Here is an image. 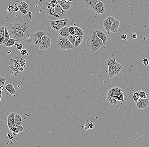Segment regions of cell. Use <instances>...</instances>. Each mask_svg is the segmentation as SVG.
Here are the masks:
<instances>
[{
    "mask_svg": "<svg viewBox=\"0 0 149 147\" xmlns=\"http://www.w3.org/2000/svg\"><path fill=\"white\" fill-rule=\"evenodd\" d=\"M11 131L13 132V134L14 135H16L18 134L19 133V130H18L17 127H14V128L11 130Z\"/></svg>",
    "mask_w": 149,
    "mask_h": 147,
    "instance_id": "37",
    "label": "cell"
},
{
    "mask_svg": "<svg viewBox=\"0 0 149 147\" xmlns=\"http://www.w3.org/2000/svg\"><path fill=\"white\" fill-rule=\"evenodd\" d=\"M51 39L46 34H45L42 37L40 45L38 48L40 50H47L51 47Z\"/></svg>",
    "mask_w": 149,
    "mask_h": 147,
    "instance_id": "10",
    "label": "cell"
},
{
    "mask_svg": "<svg viewBox=\"0 0 149 147\" xmlns=\"http://www.w3.org/2000/svg\"><path fill=\"white\" fill-rule=\"evenodd\" d=\"M106 64L108 65V67H111L113 66L114 64L116 62L115 58L112 59L110 57H109L106 60Z\"/></svg>",
    "mask_w": 149,
    "mask_h": 147,
    "instance_id": "28",
    "label": "cell"
},
{
    "mask_svg": "<svg viewBox=\"0 0 149 147\" xmlns=\"http://www.w3.org/2000/svg\"><path fill=\"white\" fill-rule=\"evenodd\" d=\"M95 31L97 36L102 40L103 45L106 44L109 37V35L106 32L101 29H97Z\"/></svg>",
    "mask_w": 149,
    "mask_h": 147,
    "instance_id": "12",
    "label": "cell"
},
{
    "mask_svg": "<svg viewBox=\"0 0 149 147\" xmlns=\"http://www.w3.org/2000/svg\"><path fill=\"white\" fill-rule=\"evenodd\" d=\"M138 95L139 96V98L143 99H147V95H148V94H146L145 92L143 91H140L138 92Z\"/></svg>",
    "mask_w": 149,
    "mask_h": 147,
    "instance_id": "34",
    "label": "cell"
},
{
    "mask_svg": "<svg viewBox=\"0 0 149 147\" xmlns=\"http://www.w3.org/2000/svg\"><path fill=\"white\" fill-rule=\"evenodd\" d=\"M75 25H74V26H70V27H69V31L70 34L74 35V28H75Z\"/></svg>",
    "mask_w": 149,
    "mask_h": 147,
    "instance_id": "36",
    "label": "cell"
},
{
    "mask_svg": "<svg viewBox=\"0 0 149 147\" xmlns=\"http://www.w3.org/2000/svg\"><path fill=\"white\" fill-rule=\"evenodd\" d=\"M56 45L62 50H69L72 49L74 46L70 43L67 37L59 36L56 41Z\"/></svg>",
    "mask_w": 149,
    "mask_h": 147,
    "instance_id": "4",
    "label": "cell"
},
{
    "mask_svg": "<svg viewBox=\"0 0 149 147\" xmlns=\"http://www.w3.org/2000/svg\"><path fill=\"white\" fill-rule=\"evenodd\" d=\"M13 9H14V11L15 12H17L19 10V8L18 7H15Z\"/></svg>",
    "mask_w": 149,
    "mask_h": 147,
    "instance_id": "46",
    "label": "cell"
},
{
    "mask_svg": "<svg viewBox=\"0 0 149 147\" xmlns=\"http://www.w3.org/2000/svg\"><path fill=\"white\" fill-rule=\"evenodd\" d=\"M22 118L19 114L15 113L14 116V127H16L17 126L22 125Z\"/></svg>",
    "mask_w": 149,
    "mask_h": 147,
    "instance_id": "21",
    "label": "cell"
},
{
    "mask_svg": "<svg viewBox=\"0 0 149 147\" xmlns=\"http://www.w3.org/2000/svg\"><path fill=\"white\" fill-rule=\"evenodd\" d=\"M103 45L102 40L97 36L95 30H92L86 41L88 49L92 52H95L102 47Z\"/></svg>",
    "mask_w": 149,
    "mask_h": 147,
    "instance_id": "1",
    "label": "cell"
},
{
    "mask_svg": "<svg viewBox=\"0 0 149 147\" xmlns=\"http://www.w3.org/2000/svg\"><path fill=\"white\" fill-rule=\"evenodd\" d=\"M58 2L62 7V8L65 11H67L70 9L71 5L72 4V1H68L66 0L62 1L60 0H58Z\"/></svg>",
    "mask_w": 149,
    "mask_h": 147,
    "instance_id": "17",
    "label": "cell"
},
{
    "mask_svg": "<svg viewBox=\"0 0 149 147\" xmlns=\"http://www.w3.org/2000/svg\"><path fill=\"white\" fill-rule=\"evenodd\" d=\"M4 26L0 27V45L4 44Z\"/></svg>",
    "mask_w": 149,
    "mask_h": 147,
    "instance_id": "26",
    "label": "cell"
},
{
    "mask_svg": "<svg viewBox=\"0 0 149 147\" xmlns=\"http://www.w3.org/2000/svg\"><path fill=\"white\" fill-rule=\"evenodd\" d=\"M133 98L135 103H136L139 98V96L138 95V92H134L133 95Z\"/></svg>",
    "mask_w": 149,
    "mask_h": 147,
    "instance_id": "35",
    "label": "cell"
},
{
    "mask_svg": "<svg viewBox=\"0 0 149 147\" xmlns=\"http://www.w3.org/2000/svg\"><path fill=\"white\" fill-rule=\"evenodd\" d=\"M0 100H1V98H0Z\"/></svg>",
    "mask_w": 149,
    "mask_h": 147,
    "instance_id": "48",
    "label": "cell"
},
{
    "mask_svg": "<svg viewBox=\"0 0 149 147\" xmlns=\"http://www.w3.org/2000/svg\"><path fill=\"white\" fill-rule=\"evenodd\" d=\"M149 100L148 98L143 99L139 98L136 103V107L140 109H143L147 107L149 104Z\"/></svg>",
    "mask_w": 149,
    "mask_h": 147,
    "instance_id": "14",
    "label": "cell"
},
{
    "mask_svg": "<svg viewBox=\"0 0 149 147\" xmlns=\"http://www.w3.org/2000/svg\"><path fill=\"white\" fill-rule=\"evenodd\" d=\"M115 17L111 16H109L107 17L103 22V27L105 31L109 35L110 34V28H111V24L114 20L115 19Z\"/></svg>",
    "mask_w": 149,
    "mask_h": 147,
    "instance_id": "11",
    "label": "cell"
},
{
    "mask_svg": "<svg viewBox=\"0 0 149 147\" xmlns=\"http://www.w3.org/2000/svg\"><path fill=\"white\" fill-rule=\"evenodd\" d=\"M84 129L85 130H88V129H89L90 128L89 124H85L84 125Z\"/></svg>",
    "mask_w": 149,
    "mask_h": 147,
    "instance_id": "43",
    "label": "cell"
},
{
    "mask_svg": "<svg viewBox=\"0 0 149 147\" xmlns=\"http://www.w3.org/2000/svg\"><path fill=\"white\" fill-rule=\"evenodd\" d=\"M45 34H46L45 32L42 30H39L35 32L33 34L32 37V41L34 46L36 48H38L40 45L42 37Z\"/></svg>",
    "mask_w": 149,
    "mask_h": 147,
    "instance_id": "8",
    "label": "cell"
},
{
    "mask_svg": "<svg viewBox=\"0 0 149 147\" xmlns=\"http://www.w3.org/2000/svg\"><path fill=\"white\" fill-rule=\"evenodd\" d=\"M17 7L19 8L20 10V12H21L24 15H26L27 13H28V12L23 7H22L21 5L20 4V3H19L18 4H17Z\"/></svg>",
    "mask_w": 149,
    "mask_h": 147,
    "instance_id": "32",
    "label": "cell"
},
{
    "mask_svg": "<svg viewBox=\"0 0 149 147\" xmlns=\"http://www.w3.org/2000/svg\"><path fill=\"white\" fill-rule=\"evenodd\" d=\"M20 53L22 56L26 55L28 53L27 50L26 49H22L20 51Z\"/></svg>",
    "mask_w": 149,
    "mask_h": 147,
    "instance_id": "39",
    "label": "cell"
},
{
    "mask_svg": "<svg viewBox=\"0 0 149 147\" xmlns=\"http://www.w3.org/2000/svg\"><path fill=\"white\" fill-rule=\"evenodd\" d=\"M68 17L54 20H50V25L51 28L55 32H58L61 28L66 26L68 24Z\"/></svg>",
    "mask_w": 149,
    "mask_h": 147,
    "instance_id": "6",
    "label": "cell"
},
{
    "mask_svg": "<svg viewBox=\"0 0 149 147\" xmlns=\"http://www.w3.org/2000/svg\"><path fill=\"white\" fill-rule=\"evenodd\" d=\"M62 1H64V0H66V1H72V0H60Z\"/></svg>",
    "mask_w": 149,
    "mask_h": 147,
    "instance_id": "47",
    "label": "cell"
},
{
    "mask_svg": "<svg viewBox=\"0 0 149 147\" xmlns=\"http://www.w3.org/2000/svg\"><path fill=\"white\" fill-rule=\"evenodd\" d=\"M75 37H76L75 35H72V34H70L67 36V38L69 40L70 42V43L74 46V47L75 40Z\"/></svg>",
    "mask_w": 149,
    "mask_h": 147,
    "instance_id": "29",
    "label": "cell"
},
{
    "mask_svg": "<svg viewBox=\"0 0 149 147\" xmlns=\"http://www.w3.org/2000/svg\"><path fill=\"white\" fill-rule=\"evenodd\" d=\"M121 38L122 40H128L127 35L126 34H122L121 35Z\"/></svg>",
    "mask_w": 149,
    "mask_h": 147,
    "instance_id": "40",
    "label": "cell"
},
{
    "mask_svg": "<svg viewBox=\"0 0 149 147\" xmlns=\"http://www.w3.org/2000/svg\"><path fill=\"white\" fill-rule=\"evenodd\" d=\"M7 78L0 76V88L3 87L5 85Z\"/></svg>",
    "mask_w": 149,
    "mask_h": 147,
    "instance_id": "33",
    "label": "cell"
},
{
    "mask_svg": "<svg viewBox=\"0 0 149 147\" xmlns=\"http://www.w3.org/2000/svg\"><path fill=\"white\" fill-rule=\"evenodd\" d=\"M16 47L18 50L20 51L22 49H23V45L21 43H18L16 45Z\"/></svg>",
    "mask_w": 149,
    "mask_h": 147,
    "instance_id": "41",
    "label": "cell"
},
{
    "mask_svg": "<svg viewBox=\"0 0 149 147\" xmlns=\"http://www.w3.org/2000/svg\"><path fill=\"white\" fill-rule=\"evenodd\" d=\"M58 3V0H50L45 4V9L46 10L51 8H53L54 7H55V5L57 4Z\"/></svg>",
    "mask_w": 149,
    "mask_h": 147,
    "instance_id": "23",
    "label": "cell"
},
{
    "mask_svg": "<svg viewBox=\"0 0 149 147\" xmlns=\"http://www.w3.org/2000/svg\"><path fill=\"white\" fill-rule=\"evenodd\" d=\"M141 62H142L143 64H144L145 66H148L149 64V60L146 58H144L142 60Z\"/></svg>",
    "mask_w": 149,
    "mask_h": 147,
    "instance_id": "38",
    "label": "cell"
},
{
    "mask_svg": "<svg viewBox=\"0 0 149 147\" xmlns=\"http://www.w3.org/2000/svg\"><path fill=\"white\" fill-rule=\"evenodd\" d=\"M28 24V23L26 22L20 21L10 24L8 25L7 27V29L9 32L10 38H12L13 35L15 34L18 30L22 28L25 27Z\"/></svg>",
    "mask_w": 149,
    "mask_h": 147,
    "instance_id": "5",
    "label": "cell"
},
{
    "mask_svg": "<svg viewBox=\"0 0 149 147\" xmlns=\"http://www.w3.org/2000/svg\"><path fill=\"white\" fill-rule=\"evenodd\" d=\"M89 127H90V128H91L92 129L94 127V124H93V123H89Z\"/></svg>",
    "mask_w": 149,
    "mask_h": 147,
    "instance_id": "44",
    "label": "cell"
},
{
    "mask_svg": "<svg viewBox=\"0 0 149 147\" xmlns=\"http://www.w3.org/2000/svg\"><path fill=\"white\" fill-rule=\"evenodd\" d=\"M92 9L99 15H102L105 12L104 4L102 1H99V2L93 7Z\"/></svg>",
    "mask_w": 149,
    "mask_h": 147,
    "instance_id": "13",
    "label": "cell"
},
{
    "mask_svg": "<svg viewBox=\"0 0 149 147\" xmlns=\"http://www.w3.org/2000/svg\"><path fill=\"white\" fill-rule=\"evenodd\" d=\"M132 38L134 39L137 38V35L136 33H133L132 34Z\"/></svg>",
    "mask_w": 149,
    "mask_h": 147,
    "instance_id": "45",
    "label": "cell"
},
{
    "mask_svg": "<svg viewBox=\"0 0 149 147\" xmlns=\"http://www.w3.org/2000/svg\"><path fill=\"white\" fill-rule=\"evenodd\" d=\"M74 35L75 36H83V31L81 28L75 26L74 28Z\"/></svg>",
    "mask_w": 149,
    "mask_h": 147,
    "instance_id": "27",
    "label": "cell"
},
{
    "mask_svg": "<svg viewBox=\"0 0 149 147\" xmlns=\"http://www.w3.org/2000/svg\"><path fill=\"white\" fill-rule=\"evenodd\" d=\"M31 29L29 24L24 28L18 30L13 35L12 38L16 40L17 41H21L30 37Z\"/></svg>",
    "mask_w": 149,
    "mask_h": 147,
    "instance_id": "3",
    "label": "cell"
},
{
    "mask_svg": "<svg viewBox=\"0 0 149 147\" xmlns=\"http://www.w3.org/2000/svg\"><path fill=\"white\" fill-rule=\"evenodd\" d=\"M120 25V21L117 18H115L111 24L110 32L112 33H117L119 28Z\"/></svg>",
    "mask_w": 149,
    "mask_h": 147,
    "instance_id": "16",
    "label": "cell"
},
{
    "mask_svg": "<svg viewBox=\"0 0 149 147\" xmlns=\"http://www.w3.org/2000/svg\"><path fill=\"white\" fill-rule=\"evenodd\" d=\"M5 89L9 92V93L11 94L13 97L15 96V90L13 85L11 83H8L5 86Z\"/></svg>",
    "mask_w": 149,
    "mask_h": 147,
    "instance_id": "22",
    "label": "cell"
},
{
    "mask_svg": "<svg viewBox=\"0 0 149 147\" xmlns=\"http://www.w3.org/2000/svg\"><path fill=\"white\" fill-rule=\"evenodd\" d=\"M107 101L113 106H116L117 104V101L111 95L110 91L109 90L107 95Z\"/></svg>",
    "mask_w": 149,
    "mask_h": 147,
    "instance_id": "20",
    "label": "cell"
},
{
    "mask_svg": "<svg viewBox=\"0 0 149 147\" xmlns=\"http://www.w3.org/2000/svg\"><path fill=\"white\" fill-rule=\"evenodd\" d=\"M16 127H17V128L18 129V130H19L20 132L23 131L24 128V127H23V126H22V125H18V126H17Z\"/></svg>",
    "mask_w": 149,
    "mask_h": 147,
    "instance_id": "42",
    "label": "cell"
},
{
    "mask_svg": "<svg viewBox=\"0 0 149 147\" xmlns=\"http://www.w3.org/2000/svg\"><path fill=\"white\" fill-rule=\"evenodd\" d=\"M122 68V67L121 65L118 63L117 62H116L113 66L109 67V78L111 79L114 76L118 75Z\"/></svg>",
    "mask_w": 149,
    "mask_h": 147,
    "instance_id": "9",
    "label": "cell"
},
{
    "mask_svg": "<svg viewBox=\"0 0 149 147\" xmlns=\"http://www.w3.org/2000/svg\"><path fill=\"white\" fill-rule=\"evenodd\" d=\"M83 40V36H76L74 43V47L77 48L81 44Z\"/></svg>",
    "mask_w": 149,
    "mask_h": 147,
    "instance_id": "25",
    "label": "cell"
},
{
    "mask_svg": "<svg viewBox=\"0 0 149 147\" xmlns=\"http://www.w3.org/2000/svg\"><path fill=\"white\" fill-rule=\"evenodd\" d=\"M111 96L117 100L123 101L124 100V95L122 92V90L118 87H115L113 89L109 90Z\"/></svg>",
    "mask_w": 149,
    "mask_h": 147,
    "instance_id": "7",
    "label": "cell"
},
{
    "mask_svg": "<svg viewBox=\"0 0 149 147\" xmlns=\"http://www.w3.org/2000/svg\"><path fill=\"white\" fill-rule=\"evenodd\" d=\"M58 32L59 36L67 37V36L70 34L69 31V27L67 26L60 29Z\"/></svg>",
    "mask_w": 149,
    "mask_h": 147,
    "instance_id": "19",
    "label": "cell"
},
{
    "mask_svg": "<svg viewBox=\"0 0 149 147\" xmlns=\"http://www.w3.org/2000/svg\"><path fill=\"white\" fill-rule=\"evenodd\" d=\"M45 10L50 21L62 19L67 17V11L64 10L59 3L53 8H51Z\"/></svg>",
    "mask_w": 149,
    "mask_h": 147,
    "instance_id": "2",
    "label": "cell"
},
{
    "mask_svg": "<svg viewBox=\"0 0 149 147\" xmlns=\"http://www.w3.org/2000/svg\"><path fill=\"white\" fill-rule=\"evenodd\" d=\"M10 38V35L9 34V32H8V30L7 29V27H5L4 29V43H6L7 41L9 40V39Z\"/></svg>",
    "mask_w": 149,
    "mask_h": 147,
    "instance_id": "30",
    "label": "cell"
},
{
    "mask_svg": "<svg viewBox=\"0 0 149 147\" xmlns=\"http://www.w3.org/2000/svg\"><path fill=\"white\" fill-rule=\"evenodd\" d=\"M15 113L12 112L7 118V124L10 131L14 127V116Z\"/></svg>",
    "mask_w": 149,
    "mask_h": 147,
    "instance_id": "15",
    "label": "cell"
},
{
    "mask_svg": "<svg viewBox=\"0 0 149 147\" xmlns=\"http://www.w3.org/2000/svg\"><path fill=\"white\" fill-rule=\"evenodd\" d=\"M17 41L12 38H10L9 40L7 41L6 43H4L5 46L7 47H12L15 45V43L17 42Z\"/></svg>",
    "mask_w": 149,
    "mask_h": 147,
    "instance_id": "24",
    "label": "cell"
},
{
    "mask_svg": "<svg viewBox=\"0 0 149 147\" xmlns=\"http://www.w3.org/2000/svg\"><path fill=\"white\" fill-rule=\"evenodd\" d=\"M20 3V4L22 7L25 9L26 11H27L28 12H29V5L26 2L24 1H22Z\"/></svg>",
    "mask_w": 149,
    "mask_h": 147,
    "instance_id": "31",
    "label": "cell"
},
{
    "mask_svg": "<svg viewBox=\"0 0 149 147\" xmlns=\"http://www.w3.org/2000/svg\"><path fill=\"white\" fill-rule=\"evenodd\" d=\"M98 2V0H84V4L86 7L90 9H93V7Z\"/></svg>",
    "mask_w": 149,
    "mask_h": 147,
    "instance_id": "18",
    "label": "cell"
}]
</instances>
